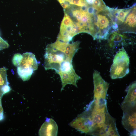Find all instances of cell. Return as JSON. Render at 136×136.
I'll use <instances>...</instances> for the list:
<instances>
[{
    "label": "cell",
    "instance_id": "cell-1",
    "mask_svg": "<svg viewBox=\"0 0 136 136\" xmlns=\"http://www.w3.org/2000/svg\"><path fill=\"white\" fill-rule=\"evenodd\" d=\"M108 112L106 99L94 98L87 106L80 115L87 117L92 122V127L89 133L97 131L103 128Z\"/></svg>",
    "mask_w": 136,
    "mask_h": 136
},
{
    "label": "cell",
    "instance_id": "cell-2",
    "mask_svg": "<svg viewBox=\"0 0 136 136\" xmlns=\"http://www.w3.org/2000/svg\"><path fill=\"white\" fill-rule=\"evenodd\" d=\"M109 9L108 7L106 10L98 12L94 16V32L93 37L94 39H107L111 33L113 23L109 15Z\"/></svg>",
    "mask_w": 136,
    "mask_h": 136
},
{
    "label": "cell",
    "instance_id": "cell-3",
    "mask_svg": "<svg viewBox=\"0 0 136 136\" xmlns=\"http://www.w3.org/2000/svg\"><path fill=\"white\" fill-rule=\"evenodd\" d=\"M129 57L123 47L115 55L110 69L112 79L122 78L129 72Z\"/></svg>",
    "mask_w": 136,
    "mask_h": 136
},
{
    "label": "cell",
    "instance_id": "cell-4",
    "mask_svg": "<svg viewBox=\"0 0 136 136\" xmlns=\"http://www.w3.org/2000/svg\"><path fill=\"white\" fill-rule=\"evenodd\" d=\"M44 66L46 70H54L57 73L60 66L64 61L70 60L63 52L48 45L44 55Z\"/></svg>",
    "mask_w": 136,
    "mask_h": 136
},
{
    "label": "cell",
    "instance_id": "cell-5",
    "mask_svg": "<svg viewBox=\"0 0 136 136\" xmlns=\"http://www.w3.org/2000/svg\"><path fill=\"white\" fill-rule=\"evenodd\" d=\"M123 115L121 123L123 127L131 136L136 135V106L122 109Z\"/></svg>",
    "mask_w": 136,
    "mask_h": 136
},
{
    "label": "cell",
    "instance_id": "cell-6",
    "mask_svg": "<svg viewBox=\"0 0 136 136\" xmlns=\"http://www.w3.org/2000/svg\"><path fill=\"white\" fill-rule=\"evenodd\" d=\"M94 85V97L97 99H106L109 83L106 81L100 73L94 70L93 74Z\"/></svg>",
    "mask_w": 136,
    "mask_h": 136
},
{
    "label": "cell",
    "instance_id": "cell-7",
    "mask_svg": "<svg viewBox=\"0 0 136 136\" xmlns=\"http://www.w3.org/2000/svg\"><path fill=\"white\" fill-rule=\"evenodd\" d=\"M80 43L79 41L69 43L57 40L54 43L48 44L51 47L64 53L72 61L75 54L79 49Z\"/></svg>",
    "mask_w": 136,
    "mask_h": 136
},
{
    "label": "cell",
    "instance_id": "cell-8",
    "mask_svg": "<svg viewBox=\"0 0 136 136\" xmlns=\"http://www.w3.org/2000/svg\"><path fill=\"white\" fill-rule=\"evenodd\" d=\"M136 5L133 7L126 17L124 22L118 29V32L121 33H136Z\"/></svg>",
    "mask_w": 136,
    "mask_h": 136
},
{
    "label": "cell",
    "instance_id": "cell-9",
    "mask_svg": "<svg viewBox=\"0 0 136 136\" xmlns=\"http://www.w3.org/2000/svg\"><path fill=\"white\" fill-rule=\"evenodd\" d=\"M133 5L128 8L114 9L109 8V13L113 23V26L116 30L124 22L125 19L132 9Z\"/></svg>",
    "mask_w": 136,
    "mask_h": 136
},
{
    "label": "cell",
    "instance_id": "cell-10",
    "mask_svg": "<svg viewBox=\"0 0 136 136\" xmlns=\"http://www.w3.org/2000/svg\"><path fill=\"white\" fill-rule=\"evenodd\" d=\"M69 125L82 133L88 134L92 127V123L88 118L80 115L71 121Z\"/></svg>",
    "mask_w": 136,
    "mask_h": 136
},
{
    "label": "cell",
    "instance_id": "cell-11",
    "mask_svg": "<svg viewBox=\"0 0 136 136\" xmlns=\"http://www.w3.org/2000/svg\"><path fill=\"white\" fill-rule=\"evenodd\" d=\"M58 127L55 121L52 118H47L40 128L38 134L39 136H57Z\"/></svg>",
    "mask_w": 136,
    "mask_h": 136
},
{
    "label": "cell",
    "instance_id": "cell-12",
    "mask_svg": "<svg viewBox=\"0 0 136 136\" xmlns=\"http://www.w3.org/2000/svg\"><path fill=\"white\" fill-rule=\"evenodd\" d=\"M102 136H118L120 135L116 126L115 119L108 112L101 131Z\"/></svg>",
    "mask_w": 136,
    "mask_h": 136
},
{
    "label": "cell",
    "instance_id": "cell-13",
    "mask_svg": "<svg viewBox=\"0 0 136 136\" xmlns=\"http://www.w3.org/2000/svg\"><path fill=\"white\" fill-rule=\"evenodd\" d=\"M136 81L131 83L128 87L127 94L121 104L122 109L136 106Z\"/></svg>",
    "mask_w": 136,
    "mask_h": 136
},
{
    "label": "cell",
    "instance_id": "cell-14",
    "mask_svg": "<svg viewBox=\"0 0 136 136\" xmlns=\"http://www.w3.org/2000/svg\"><path fill=\"white\" fill-rule=\"evenodd\" d=\"M58 74L60 77L62 83L61 91L67 84H72L77 87V82L81 78L76 73L74 69L66 72H59Z\"/></svg>",
    "mask_w": 136,
    "mask_h": 136
},
{
    "label": "cell",
    "instance_id": "cell-15",
    "mask_svg": "<svg viewBox=\"0 0 136 136\" xmlns=\"http://www.w3.org/2000/svg\"><path fill=\"white\" fill-rule=\"evenodd\" d=\"M22 55L23 58L19 66L23 68H30L33 71L37 70L38 62L33 54L31 52H26Z\"/></svg>",
    "mask_w": 136,
    "mask_h": 136
},
{
    "label": "cell",
    "instance_id": "cell-16",
    "mask_svg": "<svg viewBox=\"0 0 136 136\" xmlns=\"http://www.w3.org/2000/svg\"><path fill=\"white\" fill-rule=\"evenodd\" d=\"M109 37V44L110 47L112 48H114L120 44L124 43L127 39V37L124 35L116 31L111 32Z\"/></svg>",
    "mask_w": 136,
    "mask_h": 136
},
{
    "label": "cell",
    "instance_id": "cell-17",
    "mask_svg": "<svg viewBox=\"0 0 136 136\" xmlns=\"http://www.w3.org/2000/svg\"><path fill=\"white\" fill-rule=\"evenodd\" d=\"M7 71L5 67L0 68V92L3 95L11 90L7 78Z\"/></svg>",
    "mask_w": 136,
    "mask_h": 136
},
{
    "label": "cell",
    "instance_id": "cell-18",
    "mask_svg": "<svg viewBox=\"0 0 136 136\" xmlns=\"http://www.w3.org/2000/svg\"><path fill=\"white\" fill-rule=\"evenodd\" d=\"M17 72L19 77L23 81L28 80L31 77L33 70L30 68H26L18 66Z\"/></svg>",
    "mask_w": 136,
    "mask_h": 136
},
{
    "label": "cell",
    "instance_id": "cell-19",
    "mask_svg": "<svg viewBox=\"0 0 136 136\" xmlns=\"http://www.w3.org/2000/svg\"><path fill=\"white\" fill-rule=\"evenodd\" d=\"M23 58L22 55L20 53L15 54L13 57L12 61L13 65L15 66H19Z\"/></svg>",
    "mask_w": 136,
    "mask_h": 136
},
{
    "label": "cell",
    "instance_id": "cell-20",
    "mask_svg": "<svg viewBox=\"0 0 136 136\" xmlns=\"http://www.w3.org/2000/svg\"><path fill=\"white\" fill-rule=\"evenodd\" d=\"M9 46L8 43L0 36V48L3 50L7 48Z\"/></svg>",
    "mask_w": 136,
    "mask_h": 136
},
{
    "label": "cell",
    "instance_id": "cell-21",
    "mask_svg": "<svg viewBox=\"0 0 136 136\" xmlns=\"http://www.w3.org/2000/svg\"><path fill=\"white\" fill-rule=\"evenodd\" d=\"M1 98H0V121L4 118V111L1 103Z\"/></svg>",
    "mask_w": 136,
    "mask_h": 136
},
{
    "label": "cell",
    "instance_id": "cell-22",
    "mask_svg": "<svg viewBox=\"0 0 136 136\" xmlns=\"http://www.w3.org/2000/svg\"><path fill=\"white\" fill-rule=\"evenodd\" d=\"M3 95L0 92V98H2Z\"/></svg>",
    "mask_w": 136,
    "mask_h": 136
},
{
    "label": "cell",
    "instance_id": "cell-23",
    "mask_svg": "<svg viewBox=\"0 0 136 136\" xmlns=\"http://www.w3.org/2000/svg\"><path fill=\"white\" fill-rule=\"evenodd\" d=\"M2 50V49L1 48H0V50Z\"/></svg>",
    "mask_w": 136,
    "mask_h": 136
}]
</instances>
